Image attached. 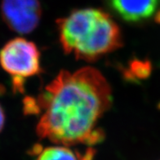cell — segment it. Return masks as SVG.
Masks as SVG:
<instances>
[{"mask_svg":"<svg viewBox=\"0 0 160 160\" xmlns=\"http://www.w3.org/2000/svg\"><path fill=\"white\" fill-rule=\"evenodd\" d=\"M112 105L110 85L98 70H61L37 98H25L26 114H41L36 126L40 139L56 145H94L105 138L97 128Z\"/></svg>","mask_w":160,"mask_h":160,"instance_id":"1","label":"cell"},{"mask_svg":"<svg viewBox=\"0 0 160 160\" xmlns=\"http://www.w3.org/2000/svg\"><path fill=\"white\" fill-rule=\"evenodd\" d=\"M57 26L65 53L78 60L93 62L122 46L119 26L101 9H75Z\"/></svg>","mask_w":160,"mask_h":160,"instance_id":"2","label":"cell"},{"mask_svg":"<svg viewBox=\"0 0 160 160\" xmlns=\"http://www.w3.org/2000/svg\"><path fill=\"white\" fill-rule=\"evenodd\" d=\"M0 65L12 76L13 88L20 92L25 78L42 73L38 47L20 37L11 39L0 50Z\"/></svg>","mask_w":160,"mask_h":160,"instance_id":"3","label":"cell"},{"mask_svg":"<svg viewBox=\"0 0 160 160\" xmlns=\"http://www.w3.org/2000/svg\"><path fill=\"white\" fill-rule=\"evenodd\" d=\"M1 14L8 27L18 34H30L42 17L39 0H2Z\"/></svg>","mask_w":160,"mask_h":160,"instance_id":"4","label":"cell"},{"mask_svg":"<svg viewBox=\"0 0 160 160\" xmlns=\"http://www.w3.org/2000/svg\"><path fill=\"white\" fill-rule=\"evenodd\" d=\"M112 9L122 19L137 22L154 15L159 0H107Z\"/></svg>","mask_w":160,"mask_h":160,"instance_id":"5","label":"cell"},{"mask_svg":"<svg viewBox=\"0 0 160 160\" xmlns=\"http://www.w3.org/2000/svg\"><path fill=\"white\" fill-rule=\"evenodd\" d=\"M95 150L88 148L85 153L81 154L72 150L70 146L57 145L42 148L37 154L36 160H93Z\"/></svg>","mask_w":160,"mask_h":160,"instance_id":"6","label":"cell"},{"mask_svg":"<svg viewBox=\"0 0 160 160\" xmlns=\"http://www.w3.org/2000/svg\"><path fill=\"white\" fill-rule=\"evenodd\" d=\"M151 71L150 62L134 60L130 62L128 69L125 70V77L128 79L145 78L150 75Z\"/></svg>","mask_w":160,"mask_h":160,"instance_id":"7","label":"cell"},{"mask_svg":"<svg viewBox=\"0 0 160 160\" xmlns=\"http://www.w3.org/2000/svg\"><path fill=\"white\" fill-rule=\"evenodd\" d=\"M5 123V114L4 110L2 109V107L0 105V132H2L3 127H4Z\"/></svg>","mask_w":160,"mask_h":160,"instance_id":"8","label":"cell"},{"mask_svg":"<svg viewBox=\"0 0 160 160\" xmlns=\"http://www.w3.org/2000/svg\"><path fill=\"white\" fill-rule=\"evenodd\" d=\"M159 160H160V159H159Z\"/></svg>","mask_w":160,"mask_h":160,"instance_id":"9","label":"cell"}]
</instances>
